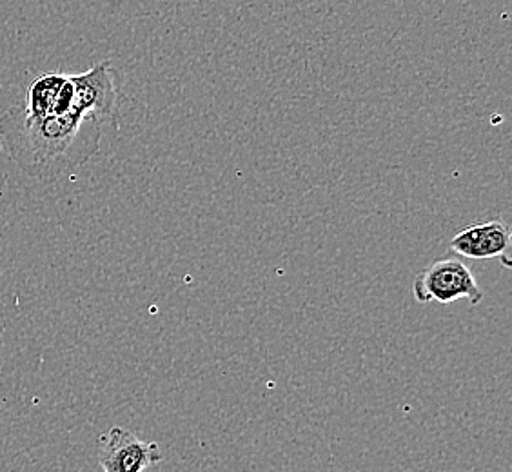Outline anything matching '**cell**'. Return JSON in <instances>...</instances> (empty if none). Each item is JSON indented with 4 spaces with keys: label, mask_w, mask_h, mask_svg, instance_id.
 I'll return each mask as SVG.
<instances>
[{
    "label": "cell",
    "mask_w": 512,
    "mask_h": 472,
    "mask_svg": "<svg viewBox=\"0 0 512 472\" xmlns=\"http://www.w3.org/2000/svg\"><path fill=\"white\" fill-rule=\"evenodd\" d=\"M104 128L99 118L77 111L33 118L11 106L0 117V140L28 177L55 182L99 151Z\"/></svg>",
    "instance_id": "cell-1"
},
{
    "label": "cell",
    "mask_w": 512,
    "mask_h": 472,
    "mask_svg": "<svg viewBox=\"0 0 512 472\" xmlns=\"http://www.w3.org/2000/svg\"><path fill=\"white\" fill-rule=\"evenodd\" d=\"M454 255L469 260L498 258L503 266L511 267V227L500 218L474 224L458 231L451 240Z\"/></svg>",
    "instance_id": "cell-5"
},
{
    "label": "cell",
    "mask_w": 512,
    "mask_h": 472,
    "mask_svg": "<svg viewBox=\"0 0 512 472\" xmlns=\"http://www.w3.org/2000/svg\"><path fill=\"white\" fill-rule=\"evenodd\" d=\"M414 300L418 304L451 305L467 300L471 305L483 302V291L471 267L460 256H442L422 269L413 282Z\"/></svg>",
    "instance_id": "cell-2"
},
{
    "label": "cell",
    "mask_w": 512,
    "mask_h": 472,
    "mask_svg": "<svg viewBox=\"0 0 512 472\" xmlns=\"http://www.w3.org/2000/svg\"><path fill=\"white\" fill-rule=\"evenodd\" d=\"M162 460L158 443L140 440L124 427H111L100 438L99 463L104 472H144Z\"/></svg>",
    "instance_id": "cell-4"
},
{
    "label": "cell",
    "mask_w": 512,
    "mask_h": 472,
    "mask_svg": "<svg viewBox=\"0 0 512 472\" xmlns=\"http://www.w3.org/2000/svg\"><path fill=\"white\" fill-rule=\"evenodd\" d=\"M73 80V109L99 118L106 128H119V97L117 71L111 68V62L104 60L93 68L71 75Z\"/></svg>",
    "instance_id": "cell-3"
}]
</instances>
